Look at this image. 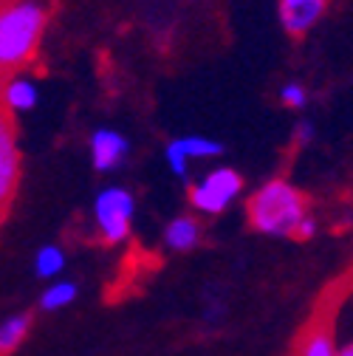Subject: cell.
Wrapping results in <instances>:
<instances>
[{
	"label": "cell",
	"instance_id": "52a82bcc",
	"mask_svg": "<svg viewBox=\"0 0 353 356\" xmlns=\"http://www.w3.org/2000/svg\"><path fill=\"white\" fill-rule=\"evenodd\" d=\"M91 153H94V164L97 170H113L124 153H127V142L113 130H97L94 142H91Z\"/></svg>",
	"mask_w": 353,
	"mask_h": 356
},
{
	"label": "cell",
	"instance_id": "3957f363",
	"mask_svg": "<svg viewBox=\"0 0 353 356\" xmlns=\"http://www.w3.org/2000/svg\"><path fill=\"white\" fill-rule=\"evenodd\" d=\"M347 291L350 289L345 277L325 291L322 302L317 305V311L311 314V320H308V325L302 328L297 339L294 356H336L334 353V320H336V308L342 305Z\"/></svg>",
	"mask_w": 353,
	"mask_h": 356
},
{
	"label": "cell",
	"instance_id": "30bf717a",
	"mask_svg": "<svg viewBox=\"0 0 353 356\" xmlns=\"http://www.w3.org/2000/svg\"><path fill=\"white\" fill-rule=\"evenodd\" d=\"M0 97H3V102H6L9 111H28L37 102L34 85L28 79H15V76L3 85V94H0Z\"/></svg>",
	"mask_w": 353,
	"mask_h": 356
},
{
	"label": "cell",
	"instance_id": "5b68a950",
	"mask_svg": "<svg viewBox=\"0 0 353 356\" xmlns=\"http://www.w3.org/2000/svg\"><path fill=\"white\" fill-rule=\"evenodd\" d=\"M240 193V175L235 170H212L201 184H195L190 190V201L195 209L206 212V215H217L224 212L232 198Z\"/></svg>",
	"mask_w": 353,
	"mask_h": 356
},
{
	"label": "cell",
	"instance_id": "6da1fadb",
	"mask_svg": "<svg viewBox=\"0 0 353 356\" xmlns=\"http://www.w3.org/2000/svg\"><path fill=\"white\" fill-rule=\"evenodd\" d=\"M46 20V0H0V85L34 57Z\"/></svg>",
	"mask_w": 353,
	"mask_h": 356
},
{
	"label": "cell",
	"instance_id": "2e32d148",
	"mask_svg": "<svg viewBox=\"0 0 353 356\" xmlns=\"http://www.w3.org/2000/svg\"><path fill=\"white\" fill-rule=\"evenodd\" d=\"M339 356H353V342H350V345H347V348H345Z\"/></svg>",
	"mask_w": 353,
	"mask_h": 356
},
{
	"label": "cell",
	"instance_id": "7a4b0ae2",
	"mask_svg": "<svg viewBox=\"0 0 353 356\" xmlns=\"http://www.w3.org/2000/svg\"><path fill=\"white\" fill-rule=\"evenodd\" d=\"M249 220L257 232L305 241L314 235V218L308 215V198L288 181H269L249 201Z\"/></svg>",
	"mask_w": 353,
	"mask_h": 356
},
{
	"label": "cell",
	"instance_id": "7c38bea8",
	"mask_svg": "<svg viewBox=\"0 0 353 356\" xmlns=\"http://www.w3.org/2000/svg\"><path fill=\"white\" fill-rule=\"evenodd\" d=\"M74 297H76V286H74V283H57V286H51L46 294H42L40 305L46 308V311H60V308H65Z\"/></svg>",
	"mask_w": 353,
	"mask_h": 356
},
{
	"label": "cell",
	"instance_id": "277c9868",
	"mask_svg": "<svg viewBox=\"0 0 353 356\" xmlns=\"http://www.w3.org/2000/svg\"><path fill=\"white\" fill-rule=\"evenodd\" d=\"M130 218H133V195L127 190L110 187L97 198V224L108 243H119L127 238Z\"/></svg>",
	"mask_w": 353,
	"mask_h": 356
},
{
	"label": "cell",
	"instance_id": "5bb4252c",
	"mask_svg": "<svg viewBox=\"0 0 353 356\" xmlns=\"http://www.w3.org/2000/svg\"><path fill=\"white\" fill-rule=\"evenodd\" d=\"M280 99H283L288 108H302V105H305V88H302V85H297V82H291V85H286V88H283Z\"/></svg>",
	"mask_w": 353,
	"mask_h": 356
},
{
	"label": "cell",
	"instance_id": "9c48e42d",
	"mask_svg": "<svg viewBox=\"0 0 353 356\" xmlns=\"http://www.w3.org/2000/svg\"><path fill=\"white\" fill-rule=\"evenodd\" d=\"M28 331H31V317L28 314H17V317L6 320L3 325H0V356L15 353L23 345V339L28 337Z\"/></svg>",
	"mask_w": 353,
	"mask_h": 356
},
{
	"label": "cell",
	"instance_id": "9a60e30c",
	"mask_svg": "<svg viewBox=\"0 0 353 356\" xmlns=\"http://www.w3.org/2000/svg\"><path fill=\"white\" fill-rule=\"evenodd\" d=\"M297 130H299V139H302V142H305V139H311V124H305V122H302Z\"/></svg>",
	"mask_w": 353,
	"mask_h": 356
},
{
	"label": "cell",
	"instance_id": "8992f818",
	"mask_svg": "<svg viewBox=\"0 0 353 356\" xmlns=\"http://www.w3.org/2000/svg\"><path fill=\"white\" fill-rule=\"evenodd\" d=\"M17 172H20V153L15 139V124L6 108H0V215L6 212L17 190Z\"/></svg>",
	"mask_w": 353,
	"mask_h": 356
},
{
	"label": "cell",
	"instance_id": "ba28073f",
	"mask_svg": "<svg viewBox=\"0 0 353 356\" xmlns=\"http://www.w3.org/2000/svg\"><path fill=\"white\" fill-rule=\"evenodd\" d=\"M164 241L170 249L175 252H187V249H195L198 241H201V224L192 218H179V220H172V224L167 227L164 232Z\"/></svg>",
	"mask_w": 353,
	"mask_h": 356
},
{
	"label": "cell",
	"instance_id": "4fadbf2b",
	"mask_svg": "<svg viewBox=\"0 0 353 356\" xmlns=\"http://www.w3.org/2000/svg\"><path fill=\"white\" fill-rule=\"evenodd\" d=\"M63 263H65V257H63V252L57 246L40 249L37 252V275L40 277H51V275H57L63 269Z\"/></svg>",
	"mask_w": 353,
	"mask_h": 356
},
{
	"label": "cell",
	"instance_id": "8fae6325",
	"mask_svg": "<svg viewBox=\"0 0 353 356\" xmlns=\"http://www.w3.org/2000/svg\"><path fill=\"white\" fill-rule=\"evenodd\" d=\"M172 147L179 150L184 159L195 156V159H209V156H217L220 147L217 142H209V139H201V136H190V139H179V142H172Z\"/></svg>",
	"mask_w": 353,
	"mask_h": 356
}]
</instances>
